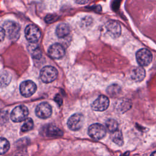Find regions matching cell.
<instances>
[{
    "label": "cell",
    "instance_id": "17",
    "mask_svg": "<svg viewBox=\"0 0 156 156\" xmlns=\"http://www.w3.org/2000/svg\"><path fill=\"white\" fill-rule=\"evenodd\" d=\"M132 106L131 102L126 99H123L119 102L117 105V110L120 113H124L129 110Z\"/></svg>",
    "mask_w": 156,
    "mask_h": 156
},
{
    "label": "cell",
    "instance_id": "27",
    "mask_svg": "<svg viewBox=\"0 0 156 156\" xmlns=\"http://www.w3.org/2000/svg\"><path fill=\"white\" fill-rule=\"evenodd\" d=\"M76 2L77 3H78V4H86V3H87V2H88V1H76Z\"/></svg>",
    "mask_w": 156,
    "mask_h": 156
},
{
    "label": "cell",
    "instance_id": "22",
    "mask_svg": "<svg viewBox=\"0 0 156 156\" xmlns=\"http://www.w3.org/2000/svg\"><path fill=\"white\" fill-rule=\"evenodd\" d=\"M10 148L9 141L4 138H0V155L6 153Z\"/></svg>",
    "mask_w": 156,
    "mask_h": 156
},
{
    "label": "cell",
    "instance_id": "10",
    "mask_svg": "<svg viewBox=\"0 0 156 156\" xmlns=\"http://www.w3.org/2000/svg\"><path fill=\"white\" fill-rule=\"evenodd\" d=\"M36 115L41 119H46L52 114L51 106L47 102H41L37 105L35 109Z\"/></svg>",
    "mask_w": 156,
    "mask_h": 156
},
{
    "label": "cell",
    "instance_id": "21",
    "mask_svg": "<svg viewBox=\"0 0 156 156\" xmlns=\"http://www.w3.org/2000/svg\"><path fill=\"white\" fill-rule=\"evenodd\" d=\"M121 91V88L116 84H112L108 87L107 89V93L111 96H116L119 94Z\"/></svg>",
    "mask_w": 156,
    "mask_h": 156
},
{
    "label": "cell",
    "instance_id": "4",
    "mask_svg": "<svg viewBox=\"0 0 156 156\" xmlns=\"http://www.w3.org/2000/svg\"><path fill=\"white\" fill-rule=\"evenodd\" d=\"M136 60L140 66H147L152 60V54L148 49L142 48L136 52Z\"/></svg>",
    "mask_w": 156,
    "mask_h": 156
},
{
    "label": "cell",
    "instance_id": "26",
    "mask_svg": "<svg viewBox=\"0 0 156 156\" xmlns=\"http://www.w3.org/2000/svg\"><path fill=\"white\" fill-rule=\"evenodd\" d=\"M54 100H55V101L59 105H62V98H61L58 94H57V95L55 97Z\"/></svg>",
    "mask_w": 156,
    "mask_h": 156
},
{
    "label": "cell",
    "instance_id": "6",
    "mask_svg": "<svg viewBox=\"0 0 156 156\" xmlns=\"http://www.w3.org/2000/svg\"><path fill=\"white\" fill-rule=\"evenodd\" d=\"M25 35L28 41L31 43H35L40 39L41 32L37 26L34 24H29L26 27Z\"/></svg>",
    "mask_w": 156,
    "mask_h": 156
},
{
    "label": "cell",
    "instance_id": "28",
    "mask_svg": "<svg viewBox=\"0 0 156 156\" xmlns=\"http://www.w3.org/2000/svg\"><path fill=\"white\" fill-rule=\"evenodd\" d=\"M151 156H156V151H154V152H152L151 155Z\"/></svg>",
    "mask_w": 156,
    "mask_h": 156
},
{
    "label": "cell",
    "instance_id": "19",
    "mask_svg": "<svg viewBox=\"0 0 156 156\" xmlns=\"http://www.w3.org/2000/svg\"><path fill=\"white\" fill-rule=\"evenodd\" d=\"M105 127L109 132L113 133L118 130V123L113 119H108L105 122Z\"/></svg>",
    "mask_w": 156,
    "mask_h": 156
},
{
    "label": "cell",
    "instance_id": "23",
    "mask_svg": "<svg viewBox=\"0 0 156 156\" xmlns=\"http://www.w3.org/2000/svg\"><path fill=\"white\" fill-rule=\"evenodd\" d=\"M34 127V122L31 118H27L25 119L24 124H23L21 130L23 132H26L32 129Z\"/></svg>",
    "mask_w": 156,
    "mask_h": 156
},
{
    "label": "cell",
    "instance_id": "16",
    "mask_svg": "<svg viewBox=\"0 0 156 156\" xmlns=\"http://www.w3.org/2000/svg\"><path fill=\"white\" fill-rule=\"evenodd\" d=\"M12 75L7 71H4L0 73V87L3 88L7 86L11 82Z\"/></svg>",
    "mask_w": 156,
    "mask_h": 156
},
{
    "label": "cell",
    "instance_id": "15",
    "mask_svg": "<svg viewBox=\"0 0 156 156\" xmlns=\"http://www.w3.org/2000/svg\"><path fill=\"white\" fill-rule=\"evenodd\" d=\"M46 133V135L49 137H57L62 136L63 133L57 127L53 125H50L47 127Z\"/></svg>",
    "mask_w": 156,
    "mask_h": 156
},
{
    "label": "cell",
    "instance_id": "8",
    "mask_svg": "<svg viewBox=\"0 0 156 156\" xmlns=\"http://www.w3.org/2000/svg\"><path fill=\"white\" fill-rule=\"evenodd\" d=\"M21 94L26 98L31 96L37 90L36 84L32 80H27L23 82L20 86Z\"/></svg>",
    "mask_w": 156,
    "mask_h": 156
},
{
    "label": "cell",
    "instance_id": "13",
    "mask_svg": "<svg viewBox=\"0 0 156 156\" xmlns=\"http://www.w3.org/2000/svg\"><path fill=\"white\" fill-rule=\"evenodd\" d=\"M130 76L133 81L135 82H139L144 79L146 76V71L141 66L135 67L131 71Z\"/></svg>",
    "mask_w": 156,
    "mask_h": 156
},
{
    "label": "cell",
    "instance_id": "12",
    "mask_svg": "<svg viewBox=\"0 0 156 156\" xmlns=\"http://www.w3.org/2000/svg\"><path fill=\"white\" fill-rule=\"evenodd\" d=\"M65 50L64 47L59 43L52 44L48 49L49 55L55 59H58L63 57L65 55Z\"/></svg>",
    "mask_w": 156,
    "mask_h": 156
},
{
    "label": "cell",
    "instance_id": "25",
    "mask_svg": "<svg viewBox=\"0 0 156 156\" xmlns=\"http://www.w3.org/2000/svg\"><path fill=\"white\" fill-rule=\"evenodd\" d=\"M5 32L4 30V29L1 27H0V41H2L5 37Z\"/></svg>",
    "mask_w": 156,
    "mask_h": 156
},
{
    "label": "cell",
    "instance_id": "5",
    "mask_svg": "<svg viewBox=\"0 0 156 156\" xmlns=\"http://www.w3.org/2000/svg\"><path fill=\"white\" fill-rule=\"evenodd\" d=\"M29 114L27 108L23 105L17 106L12 112L10 115L11 119L15 122H21L25 120Z\"/></svg>",
    "mask_w": 156,
    "mask_h": 156
},
{
    "label": "cell",
    "instance_id": "2",
    "mask_svg": "<svg viewBox=\"0 0 156 156\" xmlns=\"http://www.w3.org/2000/svg\"><path fill=\"white\" fill-rule=\"evenodd\" d=\"M58 76V71L52 66H46L40 71L41 80L46 83H51L55 80Z\"/></svg>",
    "mask_w": 156,
    "mask_h": 156
},
{
    "label": "cell",
    "instance_id": "14",
    "mask_svg": "<svg viewBox=\"0 0 156 156\" xmlns=\"http://www.w3.org/2000/svg\"><path fill=\"white\" fill-rule=\"evenodd\" d=\"M70 32V28L67 24L61 23L58 24L55 30V33L58 37L63 38L67 36Z\"/></svg>",
    "mask_w": 156,
    "mask_h": 156
},
{
    "label": "cell",
    "instance_id": "18",
    "mask_svg": "<svg viewBox=\"0 0 156 156\" xmlns=\"http://www.w3.org/2000/svg\"><path fill=\"white\" fill-rule=\"evenodd\" d=\"M29 49V51H30L31 55L34 58L38 59L41 57V51L40 48L38 46L34 44V43L30 44Z\"/></svg>",
    "mask_w": 156,
    "mask_h": 156
},
{
    "label": "cell",
    "instance_id": "11",
    "mask_svg": "<svg viewBox=\"0 0 156 156\" xmlns=\"http://www.w3.org/2000/svg\"><path fill=\"white\" fill-rule=\"evenodd\" d=\"M105 27L111 37L113 38H118L120 36L121 33V27L120 24L118 21L110 20L106 23Z\"/></svg>",
    "mask_w": 156,
    "mask_h": 156
},
{
    "label": "cell",
    "instance_id": "24",
    "mask_svg": "<svg viewBox=\"0 0 156 156\" xmlns=\"http://www.w3.org/2000/svg\"><path fill=\"white\" fill-rule=\"evenodd\" d=\"M58 18V16H57L56 15L49 14L46 16L44 20L47 23H52L57 21Z\"/></svg>",
    "mask_w": 156,
    "mask_h": 156
},
{
    "label": "cell",
    "instance_id": "1",
    "mask_svg": "<svg viewBox=\"0 0 156 156\" xmlns=\"http://www.w3.org/2000/svg\"><path fill=\"white\" fill-rule=\"evenodd\" d=\"M3 29L10 40H16L20 37V26L13 21H5L3 25Z\"/></svg>",
    "mask_w": 156,
    "mask_h": 156
},
{
    "label": "cell",
    "instance_id": "7",
    "mask_svg": "<svg viewBox=\"0 0 156 156\" xmlns=\"http://www.w3.org/2000/svg\"><path fill=\"white\" fill-rule=\"evenodd\" d=\"M84 122V117L80 113H74L69 117L68 120L67 125L68 128L73 131L79 130Z\"/></svg>",
    "mask_w": 156,
    "mask_h": 156
},
{
    "label": "cell",
    "instance_id": "3",
    "mask_svg": "<svg viewBox=\"0 0 156 156\" xmlns=\"http://www.w3.org/2000/svg\"><path fill=\"white\" fill-rule=\"evenodd\" d=\"M88 134L94 140H101L105 136L106 129L103 125L99 123H94L88 127Z\"/></svg>",
    "mask_w": 156,
    "mask_h": 156
},
{
    "label": "cell",
    "instance_id": "20",
    "mask_svg": "<svg viewBox=\"0 0 156 156\" xmlns=\"http://www.w3.org/2000/svg\"><path fill=\"white\" fill-rule=\"evenodd\" d=\"M112 138L113 141L119 146H122L124 143L122 134L119 130H116L113 132L112 135Z\"/></svg>",
    "mask_w": 156,
    "mask_h": 156
},
{
    "label": "cell",
    "instance_id": "9",
    "mask_svg": "<svg viewBox=\"0 0 156 156\" xmlns=\"http://www.w3.org/2000/svg\"><path fill=\"white\" fill-rule=\"evenodd\" d=\"M109 99L104 95H100L91 104V108L94 111L103 112L107 109L109 106Z\"/></svg>",
    "mask_w": 156,
    "mask_h": 156
}]
</instances>
